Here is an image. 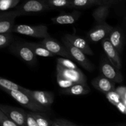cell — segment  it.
I'll list each match as a JSON object with an SVG mask.
<instances>
[{
  "mask_svg": "<svg viewBox=\"0 0 126 126\" xmlns=\"http://www.w3.org/2000/svg\"><path fill=\"white\" fill-rule=\"evenodd\" d=\"M9 50L28 65H34L36 63V55L27 42H14L9 46Z\"/></svg>",
  "mask_w": 126,
  "mask_h": 126,
  "instance_id": "1",
  "label": "cell"
},
{
  "mask_svg": "<svg viewBox=\"0 0 126 126\" xmlns=\"http://www.w3.org/2000/svg\"><path fill=\"white\" fill-rule=\"evenodd\" d=\"M4 92L16 100L21 105L30 110L31 111L44 113L48 111L50 109L39 105L26 92L9 91H4Z\"/></svg>",
  "mask_w": 126,
  "mask_h": 126,
  "instance_id": "2",
  "label": "cell"
},
{
  "mask_svg": "<svg viewBox=\"0 0 126 126\" xmlns=\"http://www.w3.org/2000/svg\"><path fill=\"white\" fill-rule=\"evenodd\" d=\"M50 10L47 0H27L17 6L15 11L18 16L41 13Z\"/></svg>",
  "mask_w": 126,
  "mask_h": 126,
  "instance_id": "3",
  "label": "cell"
},
{
  "mask_svg": "<svg viewBox=\"0 0 126 126\" xmlns=\"http://www.w3.org/2000/svg\"><path fill=\"white\" fill-rule=\"evenodd\" d=\"M12 33H16L23 35L29 36L38 38H45L50 37L47 32V28L44 25L32 26L25 24L15 25Z\"/></svg>",
  "mask_w": 126,
  "mask_h": 126,
  "instance_id": "4",
  "label": "cell"
},
{
  "mask_svg": "<svg viewBox=\"0 0 126 126\" xmlns=\"http://www.w3.org/2000/svg\"><path fill=\"white\" fill-rule=\"evenodd\" d=\"M63 44L66 47V50L70 54L73 59L76 60L82 67L87 71H92L94 70V66L92 63L86 57V54L78 48L75 47L66 39L63 37L62 39Z\"/></svg>",
  "mask_w": 126,
  "mask_h": 126,
  "instance_id": "5",
  "label": "cell"
},
{
  "mask_svg": "<svg viewBox=\"0 0 126 126\" xmlns=\"http://www.w3.org/2000/svg\"><path fill=\"white\" fill-rule=\"evenodd\" d=\"M0 111L3 112L8 118L19 126H27V112L25 111L23 109L6 105H1Z\"/></svg>",
  "mask_w": 126,
  "mask_h": 126,
  "instance_id": "6",
  "label": "cell"
},
{
  "mask_svg": "<svg viewBox=\"0 0 126 126\" xmlns=\"http://www.w3.org/2000/svg\"><path fill=\"white\" fill-rule=\"evenodd\" d=\"M56 71L57 75L70 80L74 83H86L87 81L86 76L79 69V70L67 69L57 63Z\"/></svg>",
  "mask_w": 126,
  "mask_h": 126,
  "instance_id": "7",
  "label": "cell"
},
{
  "mask_svg": "<svg viewBox=\"0 0 126 126\" xmlns=\"http://www.w3.org/2000/svg\"><path fill=\"white\" fill-rule=\"evenodd\" d=\"M113 27L108 23L97 24L87 34V38L91 42L97 43L108 38Z\"/></svg>",
  "mask_w": 126,
  "mask_h": 126,
  "instance_id": "8",
  "label": "cell"
},
{
  "mask_svg": "<svg viewBox=\"0 0 126 126\" xmlns=\"http://www.w3.org/2000/svg\"><path fill=\"white\" fill-rule=\"evenodd\" d=\"M38 104L42 107L50 108L54 101V95L52 92L48 91H32L27 89L25 91Z\"/></svg>",
  "mask_w": 126,
  "mask_h": 126,
  "instance_id": "9",
  "label": "cell"
},
{
  "mask_svg": "<svg viewBox=\"0 0 126 126\" xmlns=\"http://www.w3.org/2000/svg\"><path fill=\"white\" fill-rule=\"evenodd\" d=\"M39 43L44 47H45L48 50H49L54 55H60L63 57L67 58L69 59H72L63 44L58 43L51 37L43 39L41 41L39 42Z\"/></svg>",
  "mask_w": 126,
  "mask_h": 126,
  "instance_id": "10",
  "label": "cell"
},
{
  "mask_svg": "<svg viewBox=\"0 0 126 126\" xmlns=\"http://www.w3.org/2000/svg\"><path fill=\"white\" fill-rule=\"evenodd\" d=\"M119 70L107 60L101 63L100 71L102 76L115 83H121L123 81V76Z\"/></svg>",
  "mask_w": 126,
  "mask_h": 126,
  "instance_id": "11",
  "label": "cell"
},
{
  "mask_svg": "<svg viewBox=\"0 0 126 126\" xmlns=\"http://www.w3.org/2000/svg\"><path fill=\"white\" fill-rule=\"evenodd\" d=\"M102 46L110 62L113 64L116 68L120 70L122 67L120 54L112 45L108 38L102 41Z\"/></svg>",
  "mask_w": 126,
  "mask_h": 126,
  "instance_id": "12",
  "label": "cell"
},
{
  "mask_svg": "<svg viewBox=\"0 0 126 126\" xmlns=\"http://www.w3.org/2000/svg\"><path fill=\"white\" fill-rule=\"evenodd\" d=\"M18 15L16 11L1 12L0 14V34L12 33L15 26V18Z\"/></svg>",
  "mask_w": 126,
  "mask_h": 126,
  "instance_id": "13",
  "label": "cell"
},
{
  "mask_svg": "<svg viewBox=\"0 0 126 126\" xmlns=\"http://www.w3.org/2000/svg\"><path fill=\"white\" fill-rule=\"evenodd\" d=\"M63 38L71 43L73 46L78 48L81 51L83 52L85 54L89 55H94V52L89 45L86 41V39L81 37L78 36L75 34H66L63 36Z\"/></svg>",
  "mask_w": 126,
  "mask_h": 126,
  "instance_id": "14",
  "label": "cell"
},
{
  "mask_svg": "<svg viewBox=\"0 0 126 126\" xmlns=\"http://www.w3.org/2000/svg\"><path fill=\"white\" fill-rule=\"evenodd\" d=\"M115 84L102 75L97 76L92 81V86L105 95L116 89Z\"/></svg>",
  "mask_w": 126,
  "mask_h": 126,
  "instance_id": "15",
  "label": "cell"
},
{
  "mask_svg": "<svg viewBox=\"0 0 126 126\" xmlns=\"http://www.w3.org/2000/svg\"><path fill=\"white\" fill-rule=\"evenodd\" d=\"M81 13L78 11H74L71 13L62 14L52 17L51 21L55 24L68 25L73 24L79 18Z\"/></svg>",
  "mask_w": 126,
  "mask_h": 126,
  "instance_id": "16",
  "label": "cell"
},
{
  "mask_svg": "<svg viewBox=\"0 0 126 126\" xmlns=\"http://www.w3.org/2000/svg\"><path fill=\"white\" fill-rule=\"evenodd\" d=\"M108 38L119 54H121L124 46V36L121 30L118 27L113 28Z\"/></svg>",
  "mask_w": 126,
  "mask_h": 126,
  "instance_id": "17",
  "label": "cell"
},
{
  "mask_svg": "<svg viewBox=\"0 0 126 126\" xmlns=\"http://www.w3.org/2000/svg\"><path fill=\"white\" fill-rule=\"evenodd\" d=\"M60 92L63 94L71 95H82L89 93L90 88L87 83L75 84L67 89H62Z\"/></svg>",
  "mask_w": 126,
  "mask_h": 126,
  "instance_id": "18",
  "label": "cell"
},
{
  "mask_svg": "<svg viewBox=\"0 0 126 126\" xmlns=\"http://www.w3.org/2000/svg\"><path fill=\"white\" fill-rule=\"evenodd\" d=\"M110 7L107 5L98 6L92 13V16L97 24L105 23L106 19L109 14Z\"/></svg>",
  "mask_w": 126,
  "mask_h": 126,
  "instance_id": "19",
  "label": "cell"
},
{
  "mask_svg": "<svg viewBox=\"0 0 126 126\" xmlns=\"http://www.w3.org/2000/svg\"><path fill=\"white\" fill-rule=\"evenodd\" d=\"M0 87L1 89L4 91H21L25 92L27 88L22 87L20 85L17 84L12 81H9L4 78H0Z\"/></svg>",
  "mask_w": 126,
  "mask_h": 126,
  "instance_id": "20",
  "label": "cell"
},
{
  "mask_svg": "<svg viewBox=\"0 0 126 126\" xmlns=\"http://www.w3.org/2000/svg\"><path fill=\"white\" fill-rule=\"evenodd\" d=\"M28 43V46L32 48V49L36 56L43 57H53L54 55L39 43Z\"/></svg>",
  "mask_w": 126,
  "mask_h": 126,
  "instance_id": "21",
  "label": "cell"
},
{
  "mask_svg": "<svg viewBox=\"0 0 126 126\" xmlns=\"http://www.w3.org/2000/svg\"><path fill=\"white\" fill-rule=\"evenodd\" d=\"M98 0H71L70 8L82 9L97 5Z\"/></svg>",
  "mask_w": 126,
  "mask_h": 126,
  "instance_id": "22",
  "label": "cell"
},
{
  "mask_svg": "<svg viewBox=\"0 0 126 126\" xmlns=\"http://www.w3.org/2000/svg\"><path fill=\"white\" fill-rule=\"evenodd\" d=\"M50 9L68 7L70 8L71 1L70 0H47Z\"/></svg>",
  "mask_w": 126,
  "mask_h": 126,
  "instance_id": "23",
  "label": "cell"
},
{
  "mask_svg": "<svg viewBox=\"0 0 126 126\" xmlns=\"http://www.w3.org/2000/svg\"><path fill=\"white\" fill-rule=\"evenodd\" d=\"M32 112V114L35 118L36 121L38 123V124L39 126H51L52 121H50V119H48L46 116H43L40 112Z\"/></svg>",
  "mask_w": 126,
  "mask_h": 126,
  "instance_id": "24",
  "label": "cell"
},
{
  "mask_svg": "<svg viewBox=\"0 0 126 126\" xmlns=\"http://www.w3.org/2000/svg\"><path fill=\"white\" fill-rule=\"evenodd\" d=\"M57 63L59 64L65 68L71 69V70H79L77 65L70 59H67V58H58L57 59Z\"/></svg>",
  "mask_w": 126,
  "mask_h": 126,
  "instance_id": "25",
  "label": "cell"
},
{
  "mask_svg": "<svg viewBox=\"0 0 126 126\" xmlns=\"http://www.w3.org/2000/svg\"><path fill=\"white\" fill-rule=\"evenodd\" d=\"M12 33H2L0 34V48L3 49L6 47L10 46L13 41Z\"/></svg>",
  "mask_w": 126,
  "mask_h": 126,
  "instance_id": "26",
  "label": "cell"
},
{
  "mask_svg": "<svg viewBox=\"0 0 126 126\" xmlns=\"http://www.w3.org/2000/svg\"><path fill=\"white\" fill-rule=\"evenodd\" d=\"M20 0H0V9L1 12H5L9 9L17 6Z\"/></svg>",
  "mask_w": 126,
  "mask_h": 126,
  "instance_id": "27",
  "label": "cell"
},
{
  "mask_svg": "<svg viewBox=\"0 0 126 126\" xmlns=\"http://www.w3.org/2000/svg\"><path fill=\"white\" fill-rule=\"evenodd\" d=\"M106 97L108 100L114 106H116L118 103L122 102V98L116 90L106 94Z\"/></svg>",
  "mask_w": 126,
  "mask_h": 126,
  "instance_id": "28",
  "label": "cell"
},
{
  "mask_svg": "<svg viewBox=\"0 0 126 126\" xmlns=\"http://www.w3.org/2000/svg\"><path fill=\"white\" fill-rule=\"evenodd\" d=\"M0 125L1 126H19L1 111H0Z\"/></svg>",
  "mask_w": 126,
  "mask_h": 126,
  "instance_id": "29",
  "label": "cell"
},
{
  "mask_svg": "<svg viewBox=\"0 0 126 126\" xmlns=\"http://www.w3.org/2000/svg\"><path fill=\"white\" fill-rule=\"evenodd\" d=\"M57 82L59 86L61 89L69 88V87H71L74 84H75V83H74L72 81L66 79L59 76V75H57Z\"/></svg>",
  "mask_w": 126,
  "mask_h": 126,
  "instance_id": "30",
  "label": "cell"
},
{
  "mask_svg": "<svg viewBox=\"0 0 126 126\" xmlns=\"http://www.w3.org/2000/svg\"><path fill=\"white\" fill-rule=\"evenodd\" d=\"M27 126H39L31 111L27 112Z\"/></svg>",
  "mask_w": 126,
  "mask_h": 126,
  "instance_id": "31",
  "label": "cell"
},
{
  "mask_svg": "<svg viewBox=\"0 0 126 126\" xmlns=\"http://www.w3.org/2000/svg\"><path fill=\"white\" fill-rule=\"evenodd\" d=\"M121 0H98L97 5L101 6V5H107V6H111L112 5L119 2Z\"/></svg>",
  "mask_w": 126,
  "mask_h": 126,
  "instance_id": "32",
  "label": "cell"
},
{
  "mask_svg": "<svg viewBox=\"0 0 126 126\" xmlns=\"http://www.w3.org/2000/svg\"><path fill=\"white\" fill-rule=\"evenodd\" d=\"M55 121H57L58 123H60L62 126H78L76 124H73L71 122L66 120L65 119H56Z\"/></svg>",
  "mask_w": 126,
  "mask_h": 126,
  "instance_id": "33",
  "label": "cell"
},
{
  "mask_svg": "<svg viewBox=\"0 0 126 126\" xmlns=\"http://www.w3.org/2000/svg\"><path fill=\"white\" fill-rule=\"evenodd\" d=\"M115 90L119 94V95L121 96V97L122 98V101H123V100L125 98V96L126 95V87L121 86V87H118Z\"/></svg>",
  "mask_w": 126,
  "mask_h": 126,
  "instance_id": "34",
  "label": "cell"
},
{
  "mask_svg": "<svg viewBox=\"0 0 126 126\" xmlns=\"http://www.w3.org/2000/svg\"><path fill=\"white\" fill-rule=\"evenodd\" d=\"M62 126L60 123H58L57 121L54 120L52 121V123L51 126Z\"/></svg>",
  "mask_w": 126,
  "mask_h": 126,
  "instance_id": "35",
  "label": "cell"
},
{
  "mask_svg": "<svg viewBox=\"0 0 126 126\" xmlns=\"http://www.w3.org/2000/svg\"><path fill=\"white\" fill-rule=\"evenodd\" d=\"M122 102H123V103H124V104H125L126 105V99H123V101H122Z\"/></svg>",
  "mask_w": 126,
  "mask_h": 126,
  "instance_id": "36",
  "label": "cell"
},
{
  "mask_svg": "<svg viewBox=\"0 0 126 126\" xmlns=\"http://www.w3.org/2000/svg\"><path fill=\"white\" fill-rule=\"evenodd\" d=\"M126 126V125H120V126Z\"/></svg>",
  "mask_w": 126,
  "mask_h": 126,
  "instance_id": "37",
  "label": "cell"
},
{
  "mask_svg": "<svg viewBox=\"0 0 126 126\" xmlns=\"http://www.w3.org/2000/svg\"><path fill=\"white\" fill-rule=\"evenodd\" d=\"M124 99H126V96H125V98H124Z\"/></svg>",
  "mask_w": 126,
  "mask_h": 126,
  "instance_id": "38",
  "label": "cell"
},
{
  "mask_svg": "<svg viewBox=\"0 0 126 126\" xmlns=\"http://www.w3.org/2000/svg\"><path fill=\"white\" fill-rule=\"evenodd\" d=\"M70 1H71V0H70Z\"/></svg>",
  "mask_w": 126,
  "mask_h": 126,
  "instance_id": "39",
  "label": "cell"
}]
</instances>
